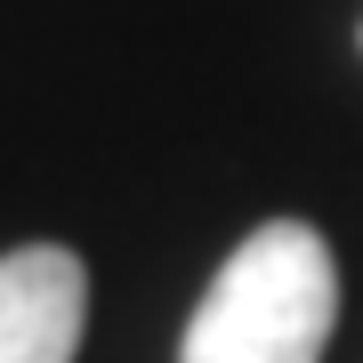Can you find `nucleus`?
<instances>
[{
	"instance_id": "obj_1",
	"label": "nucleus",
	"mask_w": 363,
	"mask_h": 363,
	"mask_svg": "<svg viewBox=\"0 0 363 363\" xmlns=\"http://www.w3.org/2000/svg\"><path fill=\"white\" fill-rule=\"evenodd\" d=\"M339 323V259L307 218H267L210 274L178 363H323Z\"/></svg>"
},
{
	"instance_id": "obj_2",
	"label": "nucleus",
	"mask_w": 363,
	"mask_h": 363,
	"mask_svg": "<svg viewBox=\"0 0 363 363\" xmlns=\"http://www.w3.org/2000/svg\"><path fill=\"white\" fill-rule=\"evenodd\" d=\"M89 323V267L57 242L0 259V363H73Z\"/></svg>"
}]
</instances>
